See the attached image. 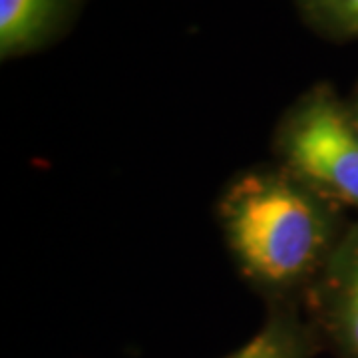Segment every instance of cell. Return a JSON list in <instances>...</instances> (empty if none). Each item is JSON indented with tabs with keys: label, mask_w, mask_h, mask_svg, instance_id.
I'll return each mask as SVG.
<instances>
[{
	"label": "cell",
	"mask_w": 358,
	"mask_h": 358,
	"mask_svg": "<svg viewBox=\"0 0 358 358\" xmlns=\"http://www.w3.org/2000/svg\"><path fill=\"white\" fill-rule=\"evenodd\" d=\"M301 305L303 301L271 303L265 324L243 346L223 358H313L320 334Z\"/></svg>",
	"instance_id": "cell-5"
},
{
	"label": "cell",
	"mask_w": 358,
	"mask_h": 358,
	"mask_svg": "<svg viewBox=\"0 0 358 358\" xmlns=\"http://www.w3.org/2000/svg\"><path fill=\"white\" fill-rule=\"evenodd\" d=\"M273 152L277 166L336 209H358V129L329 84L299 96L281 115Z\"/></svg>",
	"instance_id": "cell-2"
},
{
	"label": "cell",
	"mask_w": 358,
	"mask_h": 358,
	"mask_svg": "<svg viewBox=\"0 0 358 358\" xmlns=\"http://www.w3.org/2000/svg\"><path fill=\"white\" fill-rule=\"evenodd\" d=\"M338 209L282 167L237 173L217 201V221L233 263L271 303L303 301L329 265Z\"/></svg>",
	"instance_id": "cell-1"
},
{
	"label": "cell",
	"mask_w": 358,
	"mask_h": 358,
	"mask_svg": "<svg viewBox=\"0 0 358 358\" xmlns=\"http://www.w3.org/2000/svg\"><path fill=\"white\" fill-rule=\"evenodd\" d=\"M303 303L320 336L345 358H358V243H338Z\"/></svg>",
	"instance_id": "cell-3"
},
{
	"label": "cell",
	"mask_w": 358,
	"mask_h": 358,
	"mask_svg": "<svg viewBox=\"0 0 358 358\" xmlns=\"http://www.w3.org/2000/svg\"><path fill=\"white\" fill-rule=\"evenodd\" d=\"M350 114H352V120H355V126L358 129V98L355 102L350 103Z\"/></svg>",
	"instance_id": "cell-7"
},
{
	"label": "cell",
	"mask_w": 358,
	"mask_h": 358,
	"mask_svg": "<svg viewBox=\"0 0 358 358\" xmlns=\"http://www.w3.org/2000/svg\"><path fill=\"white\" fill-rule=\"evenodd\" d=\"M82 0H0L2 60L36 52L70 26Z\"/></svg>",
	"instance_id": "cell-4"
},
{
	"label": "cell",
	"mask_w": 358,
	"mask_h": 358,
	"mask_svg": "<svg viewBox=\"0 0 358 358\" xmlns=\"http://www.w3.org/2000/svg\"><path fill=\"white\" fill-rule=\"evenodd\" d=\"M310 24L341 36H358V0H296Z\"/></svg>",
	"instance_id": "cell-6"
}]
</instances>
